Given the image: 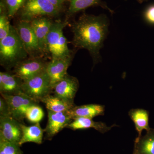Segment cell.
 Instances as JSON below:
<instances>
[{
	"instance_id": "obj_27",
	"label": "cell",
	"mask_w": 154,
	"mask_h": 154,
	"mask_svg": "<svg viewBox=\"0 0 154 154\" xmlns=\"http://www.w3.org/2000/svg\"><path fill=\"white\" fill-rule=\"evenodd\" d=\"M11 116L8 105L6 100L1 96L0 98V116Z\"/></svg>"
},
{
	"instance_id": "obj_17",
	"label": "cell",
	"mask_w": 154,
	"mask_h": 154,
	"mask_svg": "<svg viewBox=\"0 0 154 154\" xmlns=\"http://www.w3.org/2000/svg\"><path fill=\"white\" fill-rule=\"evenodd\" d=\"M21 128L22 136L19 143L20 146L28 142L34 143L38 144L42 143L44 130L42 128L39 123L28 126L22 123Z\"/></svg>"
},
{
	"instance_id": "obj_22",
	"label": "cell",
	"mask_w": 154,
	"mask_h": 154,
	"mask_svg": "<svg viewBox=\"0 0 154 154\" xmlns=\"http://www.w3.org/2000/svg\"><path fill=\"white\" fill-rule=\"evenodd\" d=\"M69 6L68 14L69 15H73L78 12L85 10L87 8L101 3V0H69Z\"/></svg>"
},
{
	"instance_id": "obj_8",
	"label": "cell",
	"mask_w": 154,
	"mask_h": 154,
	"mask_svg": "<svg viewBox=\"0 0 154 154\" xmlns=\"http://www.w3.org/2000/svg\"><path fill=\"white\" fill-rule=\"evenodd\" d=\"M16 28L29 57H38L43 55L30 22L20 20Z\"/></svg>"
},
{
	"instance_id": "obj_10",
	"label": "cell",
	"mask_w": 154,
	"mask_h": 154,
	"mask_svg": "<svg viewBox=\"0 0 154 154\" xmlns=\"http://www.w3.org/2000/svg\"><path fill=\"white\" fill-rule=\"evenodd\" d=\"M48 110V121L44 132L45 139L51 140L54 136L65 128H67L72 121L67 112H54Z\"/></svg>"
},
{
	"instance_id": "obj_3",
	"label": "cell",
	"mask_w": 154,
	"mask_h": 154,
	"mask_svg": "<svg viewBox=\"0 0 154 154\" xmlns=\"http://www.w3.org/2000/svg\"><path fill=\"white\" fill-rule=\"evenodd\" d=\"M68 24L67 21L53 22L46 40L47 52L51 59L67 57L74 54L69 48L68 42L63 30Z\"/></svg>"
},
{
	"instance_id": "obj_9",
	"label": "cell",
	"mask_w": 154,
	"mask_h": 154,
	"mask_svg": "<svg viewBox=\"0 0 154 154\" xmlns=\"http://www.w3.org/2000/svg\"><path fill=\"white\" fill-rule=\"evenodd\" d=\"M79 87V80L67 74L63 79L54 86V95L71 103L74 100Z\"/></svg>"
},
{
	"instance_id": "obj_19",
	"label": "cell",
	"mask_w": 154,
	"mask_h": 154,
	"mask_svg": "<svg viewBox=\"0 0 154 154\" xmlns=\"http://www.w3.org/2000/svg\"><path fill=\"white\" fill-rule=\"evenodd\" d=\"M134 154H154V129L151 128L143 136L136 139Z\"/></svg>"
},
{
	"instance_id": "obj_25",
	"label": "cell",
	"mask_w": 154,
	"mask_h": 154,
	"mask_svg": "<svg viewBox=\"0 0 154 154\" xmlns=\"http://www.w3.org/2000/svg\"><path fill=\"white\" fill-rule=\"evenodd\" d=\"M26 0H4L8 9L9 17L12 18L21 10Z\"/></svg>"
},
{
	"instance_id": "obj_24",
	"label": "cell",
	"mask_w": 154,
	"mask_h": 154,
	"mask_svg": "<svg viewBox=\"0 0 154 154\" xmlns=\"http://www.w3.org/2000/svg\"><path fill=\"white\" fill-rule=\"evenodd\" d=\"M19 144L0 138V154H23Z\"/></svg>"
},
{
	"instance_id": "obj_5",
	"label": "cell",
	"mask_w": 154,
	"mask_h": 154,
	"mask_svg": "<svg viewBox=\"0 0 154 154\" xmlns=\"http://www.w3.org/2000/svg\"><path fill=\"white\" fill-rule=\"evenodd\" d=\"M59 12L47 0H26L20 10V19L22 21L30 22L38 17H55Z\"/></svg>"
},
{
	"instance_id": "obj_28",
	"label": "cell",
	"mask_w": 154,
	"mask_h": 154,
	"mask_svg": "<svg viewBox=\"0 0 154 154\" xmlns=\"http://www.w3.org/2000/svg\"><path fill=\"white\" fill-rule=\"evenodd\" d=\"M50 3H51L53 5L60 11L62 8L63 5L65 0H47Z\"/></svg>"
},
{
	"instance_id": "obj_2",
	"label": "cell",
	"mask_w": 154,
	"mask_h": 154,
	"mask_svg": "<svg viewBox=\"0 0 154 154\" xmlns=\"http://www.w3.org/2000/svg\"><path fill=\"white\" fill-rule=\"evenodd\" d=\"M28 56L17 28L11 25L8 35L0 40L1 65L10 70Z\"/></svg>"
},
{
	"instance_id": "obj_4",
	"label": "cell",
	"mask_w": 154,
	"mask_h": 154,
	"mask_svg": "<svg viewBox=\"0 0 154 154\" xmlns=\"http://www.w3.org/2000/svg\"><path fill=\"white\" fill-rule=\"evenodd\" d=\"M22 91L37 103L46 96L51 95L53 92V88L50 79L45 70L41 73L23 81Z\"/></svg>"
},
{
	"instance_id": "obj_14",
	"label": "cell",
	"mask_w": 154,
	"mask_h": 154,
	"mask_svg": "<svg viewBox=\"0 0 154 154\" xmlns=\"http://www.w3.org/2000/svg\"><path fill=\"white\" fill-rule=\"evenodd\" d=\"M23 81L12 72H0L1 94L14 95L23 93L22 86Z\"/></svg>"
},
{
	"instance_id": "obj_21",
	"label": "cell",
	"mask_w": 154,
	"mask_h": 154,
	"mask_svg": "<svg viewBox=\"0 0 154 154\" xmlns=\"http://www.w3.org/2000/svg\"><path fill=\"white\" fill-rule=\"evenodd\" d=\"M9 21L8 9L4 2L0 4V40L5 38L10 32L11 27Z\"/></svg>"
},
{
	"instance_id": "obj_23",
	"label": "cell",
	"mask_w": 154,
	"mask_h": 154,
	"mask_svg": "<svg viewBox=\"0 0 154 154\" xmlns=\"http://www.w3.org/2000/svg\"><path fill=\"white\" fill-rule=\"evenodd\" d=\"M25 118L33 123H39L44 116L42 108L37 104H33L27 108L25 113Z\"/></svg>"
},
{
	"instance_id": "obj_18",
	"label": "cell",
	"mask_w": 154,
	"mask_h": 154,
	"mask_svg": "<svg viewBox=\"0 0 154 154\" xmlns=\"http://www.w3.org/2000/svg\"><path fill=\"white\" fill-rule=\"evenodd\" d=\"M128 115L134 123L136 130L138 134L137 138L142 136L141 134L143 130L148 131L150 129L149 126V113L147 110L140 108L131 109Z\"/></svg>"
},
{
	"instance_id": "obj_11",
	"label": "cell",
	"mask_w": 154,
	"mask_h": 154,
	"mask_svg": "<svg viewBox=\"0 0 154 154\" xmlns=\"http://www.w3.org/2000/svg\"><path fill=\"white\" fill-rule=\"evenodd\" d=\"M22 123L9 116H0V138L19 144L22 136Z\"/></svg>"
},
{
	"instance_id": "obj_29",
	"label": "cell",
	"mask_w": 154,
	"mask_h": 154,
	"mask_svg": "<svg viewBox=\"0 0 154 154\" xmlns=\"http://www.w3.org/2000/svg\"><path fill=\"white\" fill-rule=\"evenodd\" d=\"M144 1V0H138V1L140 3L142 2H143Z\"/></svg>"
},
{
	"instance_id": "obj_30",
	"label": "cell",
	"mask_w": 154,
	"mask_h": 154,
	"mask_svg": "<svg viewBox=\"0 0 154 154\" xmlns=\"http://www.w3.org/2000/svg\"><path fill=\"white\" fill-rule=\"evenodd\" d=\"M133 154H134L133 153Z\"/></svg>"
},
{
	"instance_id": "obj_20",
	"label": "cell",
	"mask_w": 154,
	"mask_h": 154,
	"mask_svg": "<svg viewBox=\"0 0 154 154\" xmlns=\"http://www.w3.org/2000/svg\"><path fill=\"white\" fill-rule=\"evenodd\" d=\"M41 102L45 104L47 110L54 112H67L75 106L74 103L66 102L55 95H48Z\"/></svg>"
},
{
	"instance_id": "obj_16",
	"label": "cell",
	"mask_w": 154,
	"mask_h": 154,
	"mask_svg": "<svg viewBox=\"0 0 154 154\" xmlns=\"http://www.w3.org/2000/svg\"><path fill=\"white\" fill-rule=\"evenodd\" d=\"M116 126V125L113 124L108 126L104 122L94 121L92 119L78 118L73 119L67 128L73 130L92 128L101 133L104 134Z\"/></svg>"
},
{
	"instance_id": "obj_13",
	"label": "cell",
	"mask_w": 154,
	"mask_h": 154,
	"mask_svg": "<svg viewBox=\"0 0 154 154\" xmlns=\"http://www.w3.org/2000/svg\"><path fill=\"white\" fill-rule=\"evenodd\" d=\"M29 22L36 35L42 52L44 54L47 52L46 40L53 22L48 18L43 17L36 18Z\"/></svg>"
},
{
	"instance_id": "obj_12",
	"label": "cell",
	"mask_w": 154,
	"mask_h": 154,
	"mask_svg": "<svg viewBox=\"0 0 154 154\" xmlns=\"http://www.w3.org/2000/svg\"><path fill=\"white\" fill-rule=\"evenodd\" d=\"M74 55L67 57L51 59L48 62L46 71L50 79L53 89L57 83L64 78L67 74V71L71 64Z\"/></svg>"
},
{
	"instance_id": "obj_7",
	"label": "cell",
	"mask_w": 154,
	"mask_h": 154,
	"mask_svg": "<svg viewBox=\"0 0 154 154\" xmlns=\"http://www.w3.org/2000/svg\"><path fill=\"white\" fill-rule=\"evenodd\" d=\"M1 95L8 103L11 116L22 123L27 108L38 103L24 93L14 95Z\"/></svg>"
},
{
	"instance_id": "obj_15",
	"label": "cell",
	"mask_w": 154,
	"mask_h": 154,
	"mask_svg": "<svg viewBox=\"0 0 154 154\" xmlns=\"http://www.w3.org/2000/svg\"><path fill=\"white\" fill-rule=\"evenodd\" d=\"M105 107L99 104H88L75 106L67 111L73 120L78 118L92 119L105 114Z\"/></svg>"
},
{
	"instance_id": "obj_1",
	"label": "cell",
	"mask_w": 154,
	"mask_h": 154,
	"mask_svg": "<svg viewBox=\"0 0 154 154\" xmlns=\"http://www.w3.org/2000/svg\"><path fill=\"white\" fill-rule=\"evenodd\" d=\"M109 22L104 14L94 16L84 14L72 25V44L79 49L89 51L94 65L102 60L100 49L108 32Z\"/></svg>"
},
{
	"instance_id": "obj_26",
	"label": "cell",
	"mask_w": 154,
	"mask_h": 154,
	"mask_svg": "<svg viewBox=\"0 0 154 154\" xmlns=\"http://www.w3.org/2000/svg\"><path fill=\"white\" fill-rule=\"evenodd\" d=\"M144 18L147 23L154 25V5L147 8L144 13Z\"/></svg>"
},
{
	"instance_id": "obj_6",
	"label": "cell",
	"mask_w": 154,
	"mask_h": 154,
	"mask_svg": "<svg viewBox=\"0 0 154 154\" xmlns=\"http://www.w3.org/2000/svg\"><path fill=\"white\" fill-rule=\"evenodd\" d=\"M48 62L41 57L27 58L17 64L12 72L22 81H26L45 71Z\"/></svg>"
}]
</instances>
